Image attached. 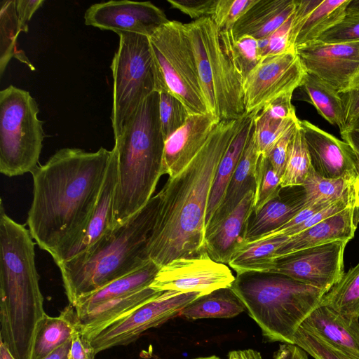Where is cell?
I'll return each instance as SVG.
<instances>
[{"label":"cell","mask_w":359,"mask_h":359,"mask_svg":"<svg viewBox=\"0 0 359 359\" xmlns=\"http://www.w3.org/2000/svg\"><path fill=\"white\" fill-rule=\"evenodd\" d=\"M255 113L246 116L240 130L229 145L219 163L208 204L205 226L224 199L229 183L251 137Z\"/></svg>","instance_id":"28"},{"label":"cell","mask_w":359,"mask_h":359,"mask_svg":"<svg viewBox=\"0 0 359 359\" xmlns=\"http://www.w3.org/2000/svg\"><path fill=\"white\" fill-rule=\"evenodd\" d=\"M236 276L226 264L214 261L207 251L193 257L175 259L160 267L150 287L161 291L202 295L230 287Z\"/></svg>","instance_id":"13"},{"label":"cell","mask_w":359,"mask_h":359,"mask_svg":"<svg viewBox=\"0 0 359 359\" xmlns=\"http://www.w3.org/2000/svg\"><path fill=\"white\" fill-rule=\"evenodd\" d=\"M292 15L269 36L257 40L260 60L267 56L295 52L290 44Z\"/></svg>","instance_id":"44"},{"label":"cell","mask_w":359,"mask_h":359,"mask_svg":"<svg viewBox=\"0 0 359 359\" xmlns=\"http://www.w3.org/2000/svg\"><path fill=\"white\" fill-rule=\"evenodd\" d=\"M307 205L303 186L281 187L278 195L252 212L245 242L270 233L285 224Z\"/></svg>","instance_id":"23"},{"label":"cell","mask_w":359,"mask_h":359,"mask_svg":"<svg viewBox=\"0 0 359 359\" xmlns=\"http://www.w3.org/2000/svg\"><path fill=\"white\" fill-rule=\"evenodd\" d=\"M350 0H295L290 30L292 48L317 41L346 15Z\"/></svg>","instance_id":"20"},{"label":"cell","mask_w":359,"mask_h":359,"mask_svg":"<svg viewBox=\"0 0 359 359\" xmlns=\"http://www.w3.org/2000/svg\"><path fill=\"white\" fill-rule=\"evenodd\" d=\"M228 359H263L259 352L248 348L232 351L229 353Z\"/></svg>","instance_id":"54"},{"label":"cell","mask_w":359,"mask_h":359,"mask_svg":"<svg viewBox=\"0 0 359 359\" xmlns=\"http://www.w3.org/2000/svg\"><path fill=\"white\" fill-rule=\"evenodd\" d=\"M78 323L71 304L57 317L46 314L37 325L30 359H43L65 344L72 337Z\"/></svg>","instance_id":"29"},{"label":"cell","mask_w":359,"mask_h":359,"mask_svg":"<svg viewBox=\"0 0 359 359\" xmlns=\"http://www.w3.org/2000/svg\"><path fill=\"white\" fill-rule=\"evenodd\" d=\"M348 151L359 177V154L348 145Z\"/></svg>","instance_id":"58"},{"label":"cell","mask_w":359,"mask_h":359,"mask_svg":"<svg viewBox=\"0 0 359 359\" xmlns=\"http://www.w3.org/2000/svg\"><path fill=\"white\" fill-rule=\"evenodd\" d=\"M327 306L350 320L359 317V262L344 273L338 283L323 297L320 304Z\"/></svg>","instance_id":"34"},{"label":"cell","mask_w":359,"mask_h":359,"mask_svg":"<svg viewBox=\"0 0 359 359\" xmlns=\"http://www.w3.org/2000/svg\"><path fill=\"white\" fill-rule=\"evenodd\" d=\"M29 229L1 203L0 339L15 359H30L39 323L46 314Z\"/></svg>","instance_id":"3"},{"label":"cell","mask_w":359,"mask_h":359,"mask_svg":"<svg viewBox=\"0 0 359 359\" xmlns=\"http://www.w3.org/2000/svg\"><path fill=\"white\" fill-rule=\"evenodd\" d=\"M348 241H338L301 250L278 259L270 270L319 288L326 293L344 274Z\"/></svg>","instance_id":"14"},{"label":"cell","mask_w":359,"mask_h":359,"mask_svg":"<svg viewBox=\"0 0 359 359\" xmlns=\"http://www.w3.org/2000/svg\"><path fill=\"white\" fill-rule=\"evenodd\" d=\"M308 353L296 344H283L274 353L273 359H309Z\"/></svg>","instance_id":"52"},{"label":"cell","mask_w":359,"mask_h":359,"mask_svg":"<svg viewBox=\"0 0 359 359\" xmlns=\"http://www.w3.org/2000/svg\"><path fill=\"white\" fill-rule=\"evenodd\" d=\"M340 134L343 141L359 154V118Z\"/></svg>","instance_id":"53"},{"label":"cell","mask_w":359,"mask_h":359,"mask_svg":"<svg viewBox=\"0 0 359 359\" xmlns=\"http://www.w3.org/2000/svg\"><path fill=\"white\" fill-rule=\"evenodd\" d=\"M254 198L255 189H251L231 212L205 233V250L214 261L228 264L235 251L245 242Z\"/></svg>","instance_id":"21"},{"label":"cell","mask_w":359,"mask_h":359,"mask_svg":"<svg viewBox=\"0 0 359 359\" xmlns=\"http://www.w3.org/2000/svg\"><path fill=\"white\" fill-rule=\"evenodd\" d=\"M292 93L276 98L265 105L259 111L270 118L279 120H291L298 118L295 109L292 104Z\"/></svg>","instance_id":"48"},{"label":"cell","mask_w":359,"mask_h":359,"mask_svg":"<svg viewBox=\"0 0 359 359\" xmlns=\"http://www.w3.org/2000/svg\"><path fill=\"white\" fill-rule=\"evenodd\" d=\"M340 95L344 105L347 129L359 118V75L350 89Z\"/></svg>","instance_id":"50"},{"label":"cell","mask_w":359,"mask_h":359,"mask_svg":"<svg viewBox=\"0 0 359 359\" xmlns=\"http://www.w3.org/2000/svg\"><path fill=\"white\" fill-rule=\"evenodd\" d=\"M86 25L117 34L129 32L151 36L168 22L165 13L150 1H109L91 5L84 14Z\"/></svg>","instance_id":"16"},{"label":"cell","mask_w":359,"mask_h":359,"mask_svg":"<svg viewBox=\"0 0 359 359\" xmlns=\"http://www.w3.org/2000/svg\"><path fill=\"white\" fill-rule=\"evenodd\" d=\"M96 352L78 323L72 334L69 359H95Z\"/></svg>","instance_id":"49"},{"label":"cell","mask_w":359,"mask_h":359,"mask_svg":"<svg viewBox=\"0 0 359 359\" xmlns=\"http://www.w3.org/2000/svg\"><path fill=\"white\" fill-rule=\"evenodd\" d=\"M317 41L330 44L359 41V18L345 15Z\"/></svg>","instance_id":"45"},{"label":"cell","mask_w":359,"mask_h":359,"mask_svg":"<svg viewBox=\"0 0 359 359\" xmlns=\"http://www.w3.org/2000/svg\"><path fill=\"white\" fill-rule=\"evenodd\" d=\"M314 172L298 121L290 142L286 164L280 178V187L303 186Z\"/></svg>","instance_id":"37"},{"label":"cell","mask_w":359,"mask_h":359,"mask_svg":"<svg viewBox=\"0 0 359 359\" xmlns=\"http://www.w3.org/2000/svg\"><path fill=\"white\" fill-rule=\"evenodd\" d=\"M306 73L296 52L262 58L244 78L245 115L259 111L279 97L293 94Z\"/></svg>","instance_id":"12"},{"label":"cell","mask_w":359,"mask_h":359,"mask_svg":"<svg viewBox=\"0 0 359 359\" xmlns=\"http://www.w3.org/2000/svg\"><path fill=\"white\" fill-rule=\"evenodd\" d=\"M302 327L359 358V320H350L332 308L320 304Z\"/></svg>","instance_id":"26"},{"label":"cell","mask_w":359,"mask_h":359,"mask_svg":"<svg viewBox=\"0 0 359 359\" xmlns=\"http://www.w3.org/2000/svg\"><path fill=\"white\" fill-rule=\"evenodd\" d=\"M300 88L306 100L316 109L327 122L339 128L340 133L346 129L344 105L340 94L320 79L306 73Z\"/></svg>","instance_id":"33"},{"label":"cell","mask_w":359,"mask_h":359,"mask_svg":"<svg viewBox=\"0 0 359 359\" xmlns=\"http://www.w3.org/2000/svg\"><path fill=\"white\" fill-rule=\"evenodd\" d=\"M43 3V0H15V10L21 32H28L29 21Z\"/></svg>","instance_id":"51"},{"label":"cell","mask_w":359,"mask_h":359,"mask_svg":"<svg viewBox=\"0 0 359 359\" xmlns=\"http://www.w3.org/2000/svg\"><path fill=\"white\" fill-rule=\"evenodd\" d=\"M192 48L208 110L218 122L245 116L244 77L224 48L211 18L184 23Z\"/></svg>","instance_id":"7"},{"label":"cell","mask_w":359,"mask_h":359,"mask_svg":"<svg viewBox=\"0 0 359 359\" xmlns=\"http://www.w3.org/2000/svg\"><path fill=\"white\" fill-rule=\"evenodd\" d=\"M294 344L302 348L314 359H359L302 326L294 334Z\"/></svg>","instance_id":"40"},{"label":"cell","mask_w":359,"mask_h":359,"mask_svg":"<svg viewBox=\"0 0 359 359\" xmlns=\"http://www.w3.org/2000/svg\"><path fill=\"white\" fill-rule=\"evenodd\" d=\"M246 116L219 122L198 153L158 193V211L147 255L159 267L206 251L205 216L217 170Z\"/></svg>","instance_id":"2"},{"label":"cell","mask_w":359,"mask_h":359,"mask_svg":"<svg viewBox=\"0 0 359 359\" xmlns=\"http://www.w3.org/2000/svg\"><path fill=\"white\" fill-rule=\"evenodd\" d=\"M245 307L231 287L222 288L200 296L180 313L188 320L208 318H228L245 311Z\"/></svg>","instance_id":"32"},{"label":"cell","mask_w":359,"mask_h":359,"mask_svg":"<svg viewBox=\"0 0 359 359\" xmlns=\"http://www.w3.org/2000/svg\"><path fill=\"white\" fill-rule=\"evenodd\" d=\"M359 224V204L330 217L293 236L276 252V259L306 248L353 238Z\"/></svg>","instance_id":"22"},{"label":"cell","mask_w":359,"mask_h":359,"mask_svg":"<svg viewBox=\"0 0 359 359\" xmlns=\"http://www.w3.org/2000/svg\"><path fill=\"white\" fill-rule=\"evenodd\" d=\"M163 292L149 286L76 311L79 325L83 332L89 337Z\"/></svg>","instance_id":"24"},{"label":"cell","mask_w":359,"mask_h":359,"mask_svg":"<svg viewBox=\"0 0 359 359\" xmlns=\"http://www.w3.org/2000/svg\"><path fill=\"white\" fill-rule=\"evenodd\" d=\"M160 267L149 260L136 271L117 278L97 290L84 296L74 305L76 311L86 309L104 301L124 296L149 287Z\"/></svg>","instance_id":"31"},{"label":"cell","mask_w":359,"mask_h":359,"mask_svg":"<svg viewBox=\"0 0 359 359\" xmlns=\"http://www.w3.org/2000/svg\"><path fill=\"white\" fill-rule=\"evenodd\" d=\"M219 36L224 48L245 78L260 60L258 41L250 36L235 39L231 30L219 31Z\"/></svg>","instance_id":"38"},{"label":"cell","mask_w":359,"mask_h":359,"mask_svg":"<svg viewBox=\"0 0 359 359\" xmlns=\"http://www.w3.org/2000/svg\"><path fill=\"white\" fill-rule=\"evenodd\" d=\"M38 104L27 90L9 86L0 92V172L8 177L32 172L44 137Z\"/></svg>","instance_id":"8"},{"label":"cell","mask_w":359,"mask_h":359,"mask_svg":"<svg viewBox=\"0 0 359 359\" xmlns=\"http://www.w3.org/2000/svg\"><path fill=\"white\" fill-rule=\"evenodd\" d=\"M72 338L43 359H69Z\"/></svg>","instance_id":"55"},{"label":"cell","mask_w":359,"mask_h":359,"mask_svg":"<svg viewBox=\"0 0 359 359\" xmlns=\"http://www.w3.org/2000/svg\"><path fill=\"white\" fill-rule=\"evenodd\" d=\"M149 40L156 91H165L176 97L190 115L209 113L184 23L169 20L149 36Z\"/></svg>","instance_id":"9"},{"label":"cell","mask_w":359,"mask_h":359,"mask_svg":"<svg viewBox=\"0 0 359 359\" xmlns=\"http://www.w3.org/2000/svg\"><path fill=\"white\" fill-rule=\"evenodd\" d=\"M159 95L154 92L140 104L115 138L117 184L113 228L142 209L154 196L162 176L164 138L158 111Z\"/></svg>","instance_id":"5"},{"label":"cell","mask_w":359,"mask_h":359,"mask_svg":"<svg viewBox=\"0 0 359 359\" xmlns=\"http://www.w3.org/2000/svg\"><path fill=\"white\" fill-rule=\"evenodd\" d=\"M260 155L253 128L251 137L229 183L224 199L205 226V233L231 212L247 192L255 189L257 167Z\"/></svg>","instance_id":"27"},{"label":"cell","mask_w":359,"mask_h":359,"mask_svg":"<svg viewBox=\"0 0 359 359\" xmlns=\"http://www.w3.org/2000/svg\"><path fill=\"white\" fill-rule=\"evenodd\" d=\"M345 15L359 18V0H350Z\"/></svg>","instance_id":"56"},{"label":"cell","mask_w":359,"mask_h":359,"mask_svg":"<svg viewBox=\"0 0 359 359\" xmlns=\"http://www.w3.org/2000/svg\"><path fill=\"white\" fill-rule=\"evenodd\" d=\"M158 111L164 140L182 127L190 115L185 106L172 94L158 93Z\"/></svg>","instance_id":"42"},{"label":"cell","mask_w":359,"mask_h":359,"mask_svg":"<svg viewBox=\"0 0 359 359\" xmlns=\"http://www.w3.org/2000/svg\"><path fill=\"white\" fill-rule=\"evenodd\" d=\"M200 296L202 294L199 292L165 291L88 339L96 353L114 346L130 344L146 330L179 316L184 307Z\"/></svg>","instance_id":"11"},{"label":"cell","mask_w":359,"mask_h":359,"mask_svg":"<svg viewBox=\"0 0 359 359\" xmlns=\"http://www.w3.org/2000/svg\"><path fill=\"white\" fill-rule=\"evenodd\" d=\"M298 121L285 132L266 156L273 170L280 178L285 170L290 142Z\"/></svg>","instance_id":"47"},{"label":"cell","mask_w":359,"mask_h":359,"mask_svg":"<svg viewBox=\"0 0 359 359\" xmlns=\"http://www.w3.org/2000/svg\"><path fill=\"white\" fill-rule=\"evenodd\" d=\"M358 320H359V317H358Z\"/></svg>","instance_id":"60"},{"label":"cell","mask_w":359,"mask_h":359,"mask_svg":"<svg viewBox=\"0 0 359 359\" xmlns=\"http://www.w3.org/2000/svg\"><path fill=\"white\" fill-rule=\"evenodd\" d=\"M111 65L113 104L111 114L114 139L140 104L156 91L154 63L149 37L122 32Z\"/></svg>","instance_id":"10"},{"label":"cell","mask_w":359,"mask_h":359,"mask_svg":"<svg viewBox=\"0 0 359 359\" xmlns=\"http://www.w3.org/2000/svg\"><path fill=\"white\" fill-rule=\"evenodd\" d=\"M0 359H15L6 346L0 339Z\"/></svg>","instance_id":"57"},{"label":"cell","mask_w":359,"mask_h":359,"mask_svg":"<svg viewBox=\"0 0 359 359\" xmlns=\"http://www.w3.org/2000/svg\"><path fill=\"white\" fill-rule=\"evenodd\" d=\"M0 74L3 75L12 57L25 63L32 70L34 67L22 50L18 49L17 39L21 29L15 10V0L0 3Z\"/></svg>","instance_id":"35"},{"label":"cell","mask_w":359,"mask_h":359,"mask_svg":"<svg viewBox=\"0 0 359 359\" xmlns=\"http://www.w3.org/2000/svg\"><path fill=\"white\" fill-rule=\"evenodd\" d=\"M280 189V177L273 170L267 156L260 155L257 167L253 212H258L276 198Z\"/></svg>","instance_id":"41"},{"label":"cell","mask_w":359,"mask_h":359,"mask_svg":"<svg viewBox=\"0 0 359 359\" xmlns=\"http://www.w3.org/2000/svg\"><path fill=\"white\" fill-rule=\"evenodd\" d=\"M100 147L57 150L32 172L33 199L27 224L53 258L83 231L99 196L111 156Z\"/></svg>","instance_id":"1"},{"label":"cell","mask_w":359,"mask_h":359,"mask_svg":"<svg viewBox=\"0 0 359 359\" xmlns=\"http://www.w3.org/2000/svg\"><path fill=\"white\" fill-rule=\"evenodd\" d=\"M99 196L83 231L53 258L56 264L86 252L113 229V210L117 184V155L114 148Z\"/></svg>","instance_id":"17"},{"label":"cell","mask_w":359,"mask_h":359,"mask_svg":"<svg viewBox=\"0 0 359 359\" xmlns=\"http://www.w3.org/2000/svg\"><path fill=\"white\" fill-rule=\"evenodd\" d=\"M299 125L315 173L324 178L359 179L348 144L306 120Z\"/></svg>","instance_id":"18"},{"label":"cell","mask_w":359,"mask_h":359,"mask_svg":"<svg viewBox=\"0 0 359 359\" xmlns=\"http://www.w3.org/2000/svg\"><path fill=\"white\" fill-rule=\"evenodd\" d=\"M230 287L266 340L292 344L297 330L326 294L312 285L271 272L236 275Z\"/></svg>","instance_id":"6"},{"label":"cell","mask_w":359,"mask_h":359,"mask_svg":"<svg viewBox=\"0 0 359 359\" xmlns=\"http://www.w3.org/2000/svg\"><path fill=\"white\" fill-rule=\"evenodd\" d=\"M171 7L189 15L194 20L212 18L217 0H167Z\"/></svg>","instance_id":"46"},{"label":"cell","mask_w":359,"mask_h":359,"mask_svg":"<svg viewBox=\"0 0 359 359\" xmlns=\"http://www.w3.org/2000/svg\"><path fill=\"white\" fill-rule=\"evenodd\" d=\"M159 203L157 194L86 252L57 264L69 304L74 306L80 298L136 271L150 260L147 246Z\"/></svg>","instance_id":"4"},{"label":"cell","mask_w":359,"mask_h":359,"mask_svg":"<svg viewBox=\"0 0 359 359\" xmlns=\"http://www.w3.org/2000/svg\"><path fill=\"white\" fill-rule=\"evenodd\" d=\"M295 0H258L231 29L235 39L250 36L257 40L269 36L295 10Z\"/></svg>","instance_id":"25"},{"label":"cell","mask_w":359,"mask_h":359,"mask_svg":"<svg viewBox=\"0 0 359 359\" xmlns=\"http://www.w3.org/2000/svg\"><path fill=\"white\" fill-rule=\"evenodd\" d=\"M303 187L307 204L359 197V179L324 178L314 172Z\"/></svg>","instance_id":"36"},{"label":"cell","mask_w":359,"mask_h":359,"mask_svg":"<svg viewBox=\"0 0 359 359\" xmlns=\"http://www.w3.org/2000/svg\"><path fill=\"white\" fill-rule=\"evenodd\" d=\"M258 0H217L214 15L211 18L219 31L231 30L234 24Z\"/></svg>","instance_id":"43"},{"label":"cell","mask_w":359,"mask_h":359,"mask_svg":"<svg viewBox=\"0 0 359 359\" xmlns=\"http://www.w3.org/2000/svg\"><path fill=\"white\" fill-rule=\"evenodd\" d=\"M211 113L189 115L185 123L164 142L161 175L173 177L198 153L218 123Z\"/></svg>","instance_id":"19"},{"label":"cell","mask_w":359,"mask_h":359,"mask_svg":"<svg viewBox=\"0 0 359 359\" xmlns=\"http://www.w3.org/2000/svg\"><path fill=\"white\" fill-rule=\"evenodd\" d=\"M298 121L276 119L257 111L253 119L254 134L260 154L267 156L278 140Z\"/></svg>","instance_id":"39"},{"label":"cell","mask_w":359,"mask_h":359,"mask_svg":"<svg viewBox=\"0 0 359 359\" xmlns=\"http://www.w3.org/2000/svg\"><path fill=\"white\" fill-rule=\"evenodd\" d=\"M194 359H222V358L217 357L215 355H212V356H209V357L198 358H194Z\"/></svg>","instance_id":"59"},{"label":"cell","mask_w":359,"mask_h":359,"mask_svg":"<svg viewBox=\"0 0 359 359\" xmlns=\"http://www.w3.org/2000/svg\"><path fill=\"white\" fill-rule=\"evenodd\" d=\"M289 238L290 236H276L245 242L233 254L228 265L236 275L269 272L276 261L277 250Z\"/></svg>","instance_id":"30"},{"label":"cell","mask_w":359,"mask_h":359,"mask_svg":"<svg viewBox=\"0 0 359 359\" xmlns=\"http://www.w3.org/2000/svg\"><path fill=\"white\" fill-rule=\"evenodd\" d=\"M305 72L337 90L348 91L359 75V41L330 44L312 41L295 48Z\"/></svg>","instance_id":"15"}]
</instances>
